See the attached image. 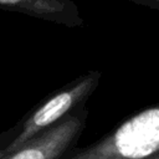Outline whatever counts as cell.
Listing matches in <instances>:
<instances>
[{
	"label": "cell",
	"instance_id": "6da1fadb",
	"mask_svg": "<svg viewBox=\"0 0 159 159\" xmlns=\"http://www.w3.org/2000/svg\"><path fill=\"white\" fill-rule=\"evenodd\" d=\"M159 153V108L132 117L112 134L68 159H145Z\"/></svg>",
	"mask_w": 159,
	"mask_h": 159
},
{
	"label": "cell",
	"instance_id": "7a4b0ae2",
	"mask_svg": "<svg viewBox=\"0 0 159 159\" xmlns=\"http://www.w3.org/2000/svg\"><path fill=\"white\" fill-rule=\"evenodd\" d=\"M81 128V120L70 117L61 123L40 132L1 159H57L70 145Z\"/></svg>",
	"mask_w": 159,
	"mask_h": 159
},
{
	"label": "cell",
	"instance_id": "3957f363",
	"mask_svg": "<svg viewBox=\"0 0 159 159\" xmlns=\"http://www.w3.org/2000/svg\"><path fill=\"white\" fill-rule=\"evenodd\" d=\"M84 88H86V84L83 82L77 87H75L73 89L61 92L53 96L46 103H43L40 108H37L32 113V116H30L25 120L22 129L19 132L15 139L4 149V153H10L15 150L27 140L34 138L36 134L42 132L45 128L50 127L52 123L58 120L72 107V104L82 96V93L84 92Z\"/></svg>",
	"mask_w": 159,
	"mask_h": 159
},
{
	"label": "cell",
	"instance_id": "277c9868",
	"mask_svg": "<svg viewBox=\"0 0 159 159\" xmlns=\"http://www.w3.org/2000/svg\"><path fill=\"white\" fill-rule=\"evenodd\" d=\"M0 9L42 15L52 12L56 6L51 0H0Z\"/></svg>",
	"mask_w": 159,
	"mask_h": 159
},
{
	"label": "cell",
	"instance_id": "5b68a950",
	"mask_svg": "<svg viewBox=\"0 0 159 159\" xmlns=\"http://www.w3.org/2000/svg\"><path fill=\"white\" fill-rule=\"evenodd\" d=\"M145 159H159V153L153 154V155H150V157H148V158H145Z\"/></svg>",
	"mask_w": 159,
	"mask_h": 159
}]
</instances>
